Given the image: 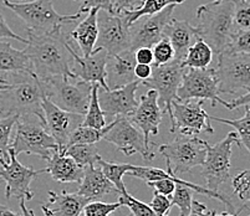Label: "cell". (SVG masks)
<instances>
[{
	"label": "cell",
	"instance_id": "54",
	"mask_svg": "<svg viewBox=\"0 0 250 216\" xmlns=\"http://www.w3.org/2000/svg\"><path fill=\"white\" fill-rule=\"evenodd\" d=\"M0 216H19V214H17L15 211L11 210V209L6 208V206L0 204Z\"/></svg>",
	"mask_w": 250,
	"mask_h": 216
},
{
	"label": "cell",
	"instance_id": "15",
	"mask_svg": "<svg viewBox=\"0 0 250 216\" xmlns=\"http://www.w3.org/2000/svg\"><path fill=\"white\" fill-rule=\"evenodd\" d=\"M172 112L174 123L170 127V133L178 132L186 137H195L201 132L214 133L209 115L203 108V101H176L172 104Z\"/></svg>",
	"mask_w": 250,
	"mask_h": 216
},
{
	"label": "cell",
	"instance_id": "39",
	"mask_svg": "<svg viewBox=\"0 0 250 216\" xmlns=\"http://www.w3.org/2000/svg\"><path fill=\"white\" fill-rule=\"evenodd\" d=\"M118 201L121 202L122 206H127L129 209L132 216H157L148 204L136 199L132 195H129L128 193L120 195Z\"/></svg>",
	"mask_w": 250,
	"mask_h": 216
},
{
	"label": "cell",
	"instance_id": "4",
	"mask_svg": "<svg viewBox=\"0 0 250 216\" xmlns=\"http://www.w3.org/2000/svg\"><path fill=\"white\" fill-rule=\"evenodd\" d=\"M17 133L10 148L17 156L34 154L49 160L59 151V145L50 134L46 122L38 116H21L17 120Z\"/></svg>",
	"mask_w": 250,
	"mask_h": 216
},
{
	"label": "cell",
	"instance_id": "38",
	"mask_svg": "<svg viewBox=\"0 0 250 216\" xmlns=\"http://www.w3.org/2000/svg\"><path fill=\"white\" fill-rule=\"evenodd\" d=\"M172 202H173V205L178 206L181 210L179 216H188L192 210L193 190L187 186L177 184L176 190L172 195Z\"/></svg>",
	"mask_w": 250,
	"mask_h": 216
},
{
	"label": "cell",
	"instance_id": "5",
	"mask_svg": "<svg viewBox=\"0 0 250 216\" xmlns=\"http://www.w3.org/2000/svg\"><path fill=\"white\" fill-rule=\"evenodd\" d=\"M3 4L25 22L26 30L35 33H49L81 18L79 13L59 14L51 0H34L29 3H11L9 0H3Z\"/></svg>",
	"mask_w": 250,
	"mask_h": 216
},
{
	"label": "cell",
	"instance_id": "20",
	"mask_svg": "<svg viewBox=\"0 0 250 216\" xmlns=\"http://www.w3.org/2000/svg\"><path fill=\"white\" fill-rule=\"evenodd\" d=\"M162 115L163 111L161 110L158 103V93L153 90H149L148 92L141 96L137 110L129 116L131 122L142 132L147 147L151 144L149 137L158 134L160 124L162 122Z\"/></svg>",
	"mask_w": 250,
	"mask_h": 216
},
{
	"label": "cell",
	"instance_id": "42",
	"mask_svg": "<svg viewBox=\"0 0 250 216\" xmlns=\"http://www.w3.org/2000/svg\"><path fill=\"white\" fill-rule=\"evenodd\" d=\"M233 189L243 201H250V169L243 170L233 179Z\"/></svg>",
	"mask_w": 250,
	"mask_h": 216
},
{
	"label": "cell",
	"instance_id": "48",
	"mask_svg": "<svg viewBox=\"0 0 250 216\" xmlns=\"http://www.w3.org/2000/svg\"><path fill=\"white\" fill-rule=\"evenodd\" d=\"M0 39H14V40L21 41V42H24V44H26V42H28V40H26V39L22 38V36H20V35H18V34H15L14 31L11 30L10 26L6 24L5 19H4V17L1 14H0Z\"/></svg>",
	"mask_w": 250,
	"mask_h": 216
},
{
	"label": "cell",
	"instance_id": "46",
	"mask_svg": "<svg viewBox=\"0 0 250 216\" xmlns=\"http://www.w3.org/2000/svg\"><path fill=\"white\" fill-rule=\"evenodd\" d=\"M145 0H112L113 13L124 14L127 11H135L142 6Z\"/></svg>",
	"mask_w": 250,
	"mask_h": 216
},
{
	"label": "cell",
	"instance_id": "9",
	"mask_svg": "<svg viewBox=\"0 0 250 216\" xmlns=\"http://www.w3.org/2000/svg\"><path fill=\"white\" fill-rule=\"evenodd\" d=\"M234 143L239 147L242 145L235 132H230L224 139L214 145H209L206 142L207 156L202 165V174L207 180V189L212 192H219V186L230 178V157Z\"/></svg>",
	"mask_w": 250,
	"mask_h": 216
},
{
	"label": "cell",
	"instance_id": "49",
	"mask_svg": "<svg viewBox=\"0 0 250 216\" xmlns=\"http://www.w3.org/2000/svg\"><path fill=\"white\" fill-rule=\"evenodd\" d=\"M136 62L140 65H152L153 63V52L149 47H141L135 51Z\"/></svg>",
	"mask_w": 250,
	"mask_h": 216
},
{
	"label": "cell",
	"instance_id": "11",
	"mask_svg": "<svg viewBox=\"0 0 250 216\" xmlns=\"http://www.w3.org/2000/svg\"><path fill=\"white\" fill-rule=\"evenodd\" d=\"M17 157L11 148H9V161H5L0 157V180L5 183L6 199L14 196L28 201L34 197V193L30 188L31 183L39 175L45 173V170H35L25 167L18 160Z\"/></svg>",
	"mask_w": 250,
	"mask_h": 216
},
{
	"label": "cell",
	"instance_id": "24",
	"mask_svg": "<svg viewBox=\"0 0 250 216\" xmlns=\"http://www.w3.org/2000/svg\"><path fill=\"white\" fill-rule=\"evenodd\" d=\"M90 201L92 200L86 199L76 193L71 194L66 190H62L61 193L50 190L49 202L42 204L40 208L44 216H80L83 208Z\"/></svg>",
	"mask_w": 250,
	"mask_h": 216
},
{
	"label": "cell",
	"instance_id": "32",
	"mask_svg": "<svg viewBox=\"0 0 250 216\" xmlns=\"http://www.w3.org/2000/svg\"><path fill=\"white\" fill-rule=\"evenodd\" d=\"M65 154L83 168L99 167V161L102 158L95 144L70 145L65 151Z\"/></svg>",
	"mask_w": 250,
	"mask_h": 216
},
{
	"label": "cell",
	"instance_id": "12",
	"mask_svg": "<svg viewBox=\"0 0 250 216\" xmlns=\"http://www.w3.org/2000/svg\"><path fill=\"white\" fill-rule=\"evenodd\" d=\"M108 131L104 134V139L108 143H112L118 151L126 157L133 154H140L143 159L152 160L154 153L149 151L145 142L142 132L135 127L129 117H117L107 124Z\"/></svg>",
	"mask_w": 250,
	"mask_h": 216
},
{
	"label": "cell",
	"instance_id": "44",
	"mask_svg": "<svg viewBox=\"0 0 250 216\" xmlns=\"http://www.w3.org/2000/svg\"><path fill=\"white\" fill-rule=\"evenodd\" d=\"M96 9V10L107 11L110 14L113 13L112 0H81V5L79 9V14H87L88 11Z\"/></svg>",
	"mask_w": 250,
	"mask_h": 216
},
{
	"label": "cell",
	"instance_id": "31",
	"mask_svg": "<svg viewBox=\"0 0 250 216\" xmlns=\"http://www.w3.org/2000/svg\"><path fill=\"white\" fill-rule=\"evenodd\" d=\"M132 164H126V163H115V161H107L104 159H100L99 168L104 175L111 183L115 185L116 190L120 194H125L127 193V189L124 183V175L128 173L132 169Z\"/></svg>",
	"mask_w": 250,
	"mask_h": 216
},
{
	"label": "cell",
	"instance_id": "58",
	"mask_svg": "<svg viewBox=\"0 0 250 216\" xmlns=\"http://www.w3.org/2000/svg\"><path fill=\"white\" fill-rule=\"evenodd\" d=\"M213 1H222V0H213Z\"/></svg>",
	"mask_w": 250,
	"mask_h": 216
},
{
	"label": "cell",
	"instance_id": "26",
	"mask_svg": "<svg viewBox=\"0 0 250 216\" xmlns=\"http://www.w3.org/2000/svg\"><path fill=\"white\" fill-rule=\"evenodd\" d=\"M113 192L117 193L115 185L104 177L99 167H87L85 168V174L76 194L94 201Z\"/></svg>",
	"mask_w": 250,
	"mask_h": 216
},
{
	"label": "cell",
	"instance_id": "50",
	"mask_svg": "<svg viewBox=\"0 0 250 216\" xmlns=\"http://www.w3.org/2000/svg\"><path fill=\"white\" fill-rule=\"evenodd\" d=\"M222 104L230 111L239 108V107H250V92L244 93V95H242V96H239L238 98L233 99L230 102H227L223 99Z\"/></svg>",
	"mask_w": 250,
	"mask_h": 216
},
{
	"label": "cell",
	"instance_id": "13",
	"mask_svg": "<svg viewBox=\"0 0 250 216\" xmlns=\"http://www.w3.org/2000/svg\"><path fill=\"white\" fill-rule=\"evenodd\" d=\"M177 96L179 102L208 99L213 107H215L217 103L222 104L223 99L219 97L218 79L214 69L186 70Z\"/></svg>",
	"mask_w": 250,
	"mask_h": 216
},
{
	"label": "cell",
	"instance_id": "17",
	"mask_svg": "<svg viewBox=\"0 0 250 216\" xmlns=\"http://www.w3.org/2000/svg\"><path fill=\"white\" fill-rule=\"evenodd\" d=\"M42 111L47 129L59 145V152L65 153L71 134L83 126V116L60 110L47 97L42 99Z\"/></svg>",
	"mask_w": 250,
	"mask_h": 216
},
{
	"label": "cell",
	"instance_id": "55",
	"mask_svg": "<svg viewBox=\"0 0 250 216\" xmlns=\"http://www.w3.org/2000/svg\"><path fill=\"white\" fill-rule=\"evenodd\" d=\"M243 209H244V206H243V208H240L239 210L236 211V213H234V214H231V213H228V211H226V213H220V214H217V213H215V211H213L212 216H239L240 211H242Z\"/></svg>",
	"mask_w": 250,
	"mask_h": 216
},
{
	"label": "cell",
	"instance_id": "57",
	"mask_svg": "<svg viewBox=\"0 0 250 216\" xmlns=\"http://www.w3.org/2000/svg\"><path fill=\"white\" fill-rule=\"evenodd\" d=\"M9 86H10V85H8V86H0V92H1V91H4V90H6V88L9 87Z\"/></svg>",
	"mask_w": 250,
	"mask_h": 216
},
{
	"label": "cell",
	"instance_id": "27",
	"mask_svg": "<svg viewBox=\"0 0 250 216\" xmlns=\"http://www.w3.org/2000/svg\"><path fill=\"white\" fill-rule=\"evenodd\" d=\"M99 11L96 9L88 11L85 19L71 33L72 40L80 47L83 58H88L96 49L99 39Z\"/></svg>",
	"mask_w": 250,
	"mask_h": 216
},
{
	"label": "cell",
	"instance_id": "18",
	"mask_svg": "<svg viewBox=\"0 0 250 216\" xmlns=\"http://www.w3.org/2000/svg\"><path fill=\"white\" fill-rule=\"evenodd\" d=\"M140 81L129 83L117 90H99V102L106 120L115 119L117 117H129L137 110L140 102L136 98V91L140 86Z\"/></svg>",
	"mask_w": 250,
	"mask_h": 216
},
{
	"label": "cell",
	"instance_id": "36",
	"mask_svg": "<svg viewBox=\"0 0 250 216\" xmlns=\"http://www.w3.org/2000/svg\"><path fill=\"white\" fill-rule=\"evenodd\" d=\"M19 116H5L0 117V157L9 161V148H10L11 131L17 124Z\"/></svg>",
	"mask_w": 250,
	"mask_h": 216
},
{
	"label": "cell",
	"instance_id": "23",
	"mask_svg": "<svg viewBox=\"0 0 250 216\" xmlns=\"http://www.w3.org/2000/svg\"><path fill=\"white\" fill-rule=\"evenodd\" d=\"M163 38L167 39L174 50V60L182 63L187 51L195 41L201 39L197 35L195 28L186 20L172 19L163 30Z\"/></svg>",
	"mask_w": 250,
	"mask_h": 216
},
{
	"label": "cell",
	"instance_id": "29",
	"mask_svg": "<svg viewBox=\"0 0 250 216\" xmlns=\"http://www.w3.org/2000/svg\"><path fill=\"white\" fill-rule=\"evenodd\" d=\"M213 54L214 52L209 45H207L203 40H198L188 49L187 55L182 61V66L184 69L206 70L212 63Z\"/></svg>",
	"mask_w": 250,
	"mask_h": 216
},
{
	"label": "cell",
	"instance_id": "14",
	"mask_svg": "<svg viewBox=\"0 0 250 216\" xmlns=\"http://www.w3.org/2000/svg\"><path fill=\"white\" fill-rule=\"evenodd\" d=\"M99 39L96 49H104L110 56L131 50L129 25L122 14L99 11Z\"/></svg>",
	"mask_w": 250,
	"mask_h": 216
},
{
	"label": "cell",
	"instance_id": "21",
	"mask_svg": "<svg viewBox=\"0 0 250 216\" xmlns=\"http://www.w3.org/2000/svg\"><path fill=\"white\" fill-rule=\"evenodd\" d=\"M74 63L71 66V71L75 79H80L83 82L97 83L100 87L108 91L106 83V63L108 60V54L104 49H95V51L88 58L79 56L72 50Z\"/></svg>",
	"mask_w": 250,
	"mask_h": 216
},
{
	"label": "cell",
	"instance_id": "28",
	"mask_svg": "<svg viewBox=\"0 0 250 216\" xmlns=\"http://www.w3.org/2000/svg\"><path fill=\"white\" fill-rule=\"evenodd\" d=\"M31 63L24 50H18L6 41H0V72H30Z\"/></svg>",
	"mask_w": 250,
	"mask_h": 216
},
{
	"label": "cell",
	"instance_id": "45",
	"mask_svg": "<svg viewBox=\"0 0 250 216\" xmlns=\"http://www.w3.org/2000/svg\"><path fill=\"white\" fill-rule=\"evenodd\" d=\"M149 206L157 216H168V213L173 206V202L170 197L154 193L153 199L149 202Z\"/></svg>",
	"mask_w": 250,
	"mask_h": 216
},
{
	"label": "cell",
	"instance_id": "30",
	"mask_svg": "<svg viewBox=\"0 0 250 216\" xmlns=\"http://www.w3.org/2000/svg\"><path fill=\"white\" fill-rule=\"evenodd\" d=\"M183 3L184 0H145V3L142 4L140 9L135 11H127V13H124L122 15L126 19L127 24L131 26L133 22L137 21L141 18L152 17V15H156L162 10H165L167 6L172 5V4L181 5Z\"/></svg>",
	"mask_w": 250,
	"mask_h": 216
},
{
	"label": "cell",
	"instance_id": "52",
	"mask_svg": "<svg viewBox=\"0 0 250 216\" xmlns=\"http://www.w3.org/2000/svg\"><path fill=\"white\" fill-rule=\"evenodd\" d=\"M213 210L208 211L206 205H203L202 202L197 201V200H193L192 204V210H190L189 215L188 216H212Z\"/></svg>",
	"mask_w": 250,
	"mask_h": 216
},
{
	"label": "cell",
	"instance_id": "6",
	"mask_svg": "<svg viewBox=\"0 0 250 216\" xmlns=\"http://www.w3.org/2000/svg\"><path fill=\"white\" fill-rule=\"evenodd\" d=\"M70 79H54L42 82L45 95L60 110L85 116L90 104L92 85L80 79L70 82Z\"/></svg>",
	"mask_w": 250,
	"mask_h": 216
},
{
	"label": "cell",
	"instance_id": "35",
	"mask_svg": "<svg viewBox=\"0 0 250 216\" xmlns=\"http://www.w3.org/2000/svg\"><path fill=\"white\" fill-rule=\"evenodd\" d=\"M107 126L102 129H95L90 128V127L80 126L71 134L69 143H67V148H69L70 145L75 144H95V143H97L99 140L104 139V134L107 133Z\"/></svg>",
	"mask_w": 250,
	"mask_h": 216
},
{
	"label": "cell",
	"instance_id": "16",
	"mask_svg": "<svg viewBox=\"0 0 250 216\" xmlns=\"http://www.w3.org/2000/svg\"><path fill=\"white\" fill-rule=\"evenodd\" d=\"M176 6V4H172L158 14L141 18L129 26L131 50L133 52L141 47L152 49L153 45L162 40L163 30H165L166 25L173 19L172 14H173Z\"/></svg>",
	"mask_w": 250,
	"mask_h": 216
},
{
	"label": "cell",
	"instance_id": "10",
	"mask_svg": "<svg viewBox=\"0 0 250 216\" xmlns=\"http://www.w3.org/2000/svg\"><path fill=\"white\" fill-rule=\"evenodd\" d=\"M184 69L181 62L173 60L172 62L163 66H154L152 76L148 79L143 81V86L148 87L158 93V103L161 110L168 115L170 119V127L173 126V112L172 104L178 101V88L181 86L182 77H183Z\"/></svg>",
	"mask_w": 250,
	"mask_h": 216
},
{
	"label": "cell",
	"instance_id": "1",
	"mask_svg": "<svg viewBox=\"0 0 250 216\" xmlns=\"http://www.w3.org/2000/svg\"><path fill=\"white\" fill-rule=\"evenodd\" d=\"M28 31L24 49L35 76L42 82L54 79H75L71 71L74 63L72 47L62 34V28L49 33Z\"/></svg>",
	"mask_w": 250,
	"mask_h": 216
},
{
	"label": "cell",
	"instance_id": "60",
	"mask_svg": "<svg viewBox=\"0 0 250 216\" xmlns=\"http://www.w3.org/2000/svg\"><path fill=\"white\" fill-rule=\"evenodd\" d=\"M249 216H250V215H249Z\"/></svg>",
	"mask_w": 250,
	"mask_h": 216
},
{
	"label": "cell",
	"instance_id": "51",
	"mask_svg": "<svg viewBox=\"0 0 250 216\" xmlns=\"http://www.w3.org/2000/svg\"><path fill=\"white\" fill-rule=\"evenodd\" d=\"M152 71H153V67L151 65H140V63H137L135 67L136 79L140 81V82L146 81L152 76Z\"/></svg>",
	"mask_w": 250,
	"mask_h": 216
},
{
	"label": "cell",
	"instance_id": "2",
	"mask_svg": "<svg viewBox=\"0 0 250 216\" xmlns=\"http://www.w3.org/2000/svg\"><path fill=\"white\" fill-rule=\"evenodd\" d=\"M10 75V86L0 92V117L17 115L44 117L42 99L46 97L42 81L30 72H14Z\"/></svg>",
	"mask_w": 250,
	"mask_h": 216
},
{
	"label": "cell",
	"instance_id": "19",
	"mask_svg": "<svg viewBox=\"0 0 250 216\" xmlns=\"http://www.w3.org/2000/svg\"><path fill=\"white\" fill-rule=\"evenodd\" d=\"M126 175H129L132 178H137L140 180L146 181V183H151V181H157L161 180V179H167V180H172L173 183L179 184V185H184L187 188L192 189L193 192H195L197 194L204 195V196L213 197V199H217L219 201H222L223 204H226L229 209V213L234 214L236 213L235 208H234L233 202L229 199L227 195H224L220 192H212L209 189L203 188L201 185H197L194 183H190V181H186L183 179L177 178L174 175L173 170L169 167V164H167V172L163 169H160V168H154V167H140V165H133L132 169L129 170L128 173H126Z\"/></svg>",
	"mask_w": 250,
	"mask_h": 216
},
{
	"label": "cell",
	"instance_id": "56",
	"mask_svg": "<svg viewBox=\"0 0 250 216\" xmlns=\"http://www.w3.org/2000/svg\"><path fill=\"white\" fill-rule=\"evenodd\" d=\"M8 85H10L8 79H4V77H0V86H8Z\"/></svg>",
	"mask_w": 250,
	"mask_h": 216
},
{
	"label": "cell",
	"instance_id": "7",
	"mask_svg": "<svg viewBox=\"0 0 250 216\" xmlns=\"http://www.w3.org/2000/svg\"><path fill=\"white\" fill-rule=\"evenodd\" d=\"M207 140L197 137L181 136L169 143L160 145L158 151L166 158V163L176 174H186L193 168L203 165L206 160Z\"/></svg>",
	"mask_w": 250,
	"mask_h": 216
},
{
	"label": "cell",
	"instance_id": "53",
	"mask_svg": "<svg viewBox=\"0 0 250 216\" xmlns=\"http://www.w3.org/2000/svg\"><path fill=\"white\" fill-rule=\"evenodd\" d=\"M25 202H26V200H24V199L20 200V209H21L22 216H35L34 211L31 210V209H29Z\"/></svg>",
	"mask_w": 250,
	"mask_h": 216
},
{
	"label": "cell",
	"instance_id": "37",
	"mask_svg": "<svg viewBox=\"0 0 250 216\" xmlns=\"http://www.w3.org/2000/svg\"><path fill=\"white\" fill-rule=\"evenodd\" d=\"M234 26L236 33L250 29L249 0H234Z\"/></svg>",
	"mask_w": 250,
	"mask_h": 216
},
{
	"label": "cell",
	"instance_id": "22",
	"mask_svg": "<svg viewBox=\"0 0 250 216\" xmlns=\"http://www.w3.org/2000/svg\"><path fill=\"white\" fill-rule=\"evenodd\" d=\"M137 65L135 52L126 50L117 55H108L106 63V83L108 90H117L137 81L135 76V67Z\"/></svg>",
	"mask_w": 250,
	"mask_h": 216
},
{
	"label": "cell",
	"instance_id": "47",
	"mask_svg": "<svg viewBox=\"0 0 250 216\" xmlns=\"http://www.w3.org/2000/svg\"><path fill=\"white\" fill-rule=\"evenodd\" d=\"M147 185L151 186L154 189V193L161 195H165V196L170 197L173 195L174 190H176V183H173L172 180H167V179H161V180L157 181H151V183H146Z\"/></svg>",
	"mask_w": 250,
	"mask_h": 216
},
{
	"label": "cell",
	"instance_id": "34",
	"mask_svg": "<svg viewBox=\"0 0 250 216\" xmlns=\"http://www.w3.org/2000/svg\"><path fill=\"white\" fill-rule=\"evenodd\" d=\"M209 119L234 127L239 137L240 144L244 145L250 153V107H245V115L238 119H226V118H219L215 116H209Z\"/></svg>",
	"mask_w": 250,
	"mask_h": 216
},
{
	"label": "cell",
	"instance_id": "8",
	"mask_svg": "<svg viewBox=\"0 0 250 216\" xmlns=\"http://www.w3.org/2000/svg\"><path fill=\"white\" fill-rule=\"evenodd\" d=\"M219 93L250 92V54L222 52L214 69Z\"/></svg>",
	"mask_w": 250,
	"mask_h": 216
},
{
	"label": "cell",
	"instance_id": "40",
	"mask_svg": "<svg viewBox=\"0 0 250 216\" xmlns=\"http://www.w3.org/2000/svg\"><path fill=\"white\" fill-rule=\"evenodd\" d=\"M153 52V63L154 66H163L172 62L174 60V50L167 39L163 38L162 40L153 45L152 47Z\"/></svg>",
	"mask_w": 250,
	"mask_h": 216
},
{
	"label": "cell",
	"instance_id": "25",
	"mask_svg": "<svg viewBox=\"0 0 250 216\" xmlns=\"http://www.w3.org/2000/svg\"><path fill=\"white\" fill-rule=\"evenodd\" d=\"M44 170L58 183H81L85 174V168L59 151L47 160V167Z\"/></svg>",
	"mask_w": 250,
	"mask_h": 216
},
{
	"label": "cell",
	"instance_id": "43",
	"mask_svg": "<svg viewBox=\"0 0 250 216\" xmlns=\"http://www.w3.org/2000/svg\"><path fill=\"white\" fill-rule=\"evenodd\" d=\"M226 51L236 52V54H250V29L236 33Z\"/></svg>",
	"mask_w": 250,
	"mask_h": 216
},
{
	"label": "cell",
	"instance_id": "3",
	"mask_svg": "<svg viewBox=\"0 0 250 216\" xmlns=\"http://www.w3.org/2000/svg\"><path fill=\"white\" fill-rule=\"evenodd\" d=\"M195 31L214 54L227 50L236 34L234 26V0H222L204 4L197 9Z\"/></svg>",
	"mask_w": 250,
	"mask_h": 216
},
{
	"label": "cell",
	"instance_id": "41",
	"mask_svg": "<svg viewBox=\"0 0 250 216\" xmlns=\"http://www.w3.org/2000/svg\"><path fill=\"white\" fill-rule=\"evenodd\" d=\"M122 204L117 202H104L100 200H94L90 201L87 205L83 208V216H110L111 214L115 213L117 209H120Z\"/></svg>",
	"mask_w": 250,
	"mask_h": 216
},
{
	"label": "cell",
	"instance_id": "59",
	"mask_svg": "<svg viewBox=\"0 0 250 216\" xmlns=\"http://www.w3.org/2000/svg\"><path fill=\"white\" fill-rule=\"evenodd\" d=\"M128 216H132V215H128Z\"/></svg>",
	"mask_w": 250,
	"mask_h": 216
},
{
	"label": "cell",
	"instance_id": "33",
	"mask_svg": "<svg viewBox=\"0 0 250 216\" xmlns=\"http://www.w3.org/2000/svg\"><path fill=\"white\" fill-rule=\"evenodd\" d=\"M99 90L100 85L92 83L90 104H88L87 112L83 116V126L95 129H102L107 126V120H106V117H104V112H102L101 106H100L99 102Z\"/></svg>",
	"mask_w": 250,
	"mask_h": 216
}]
</instances>
